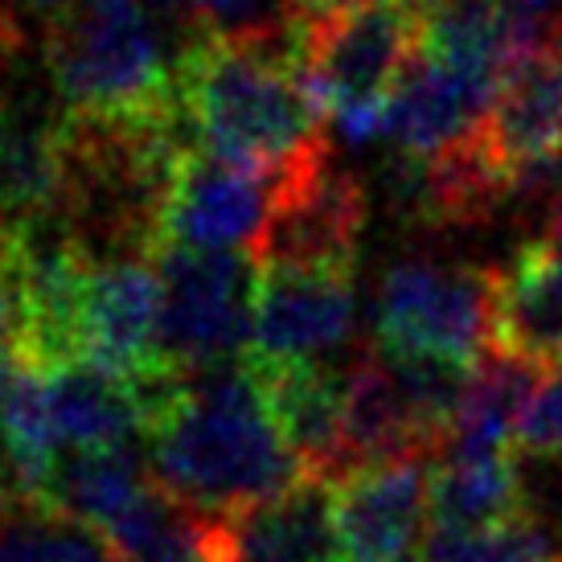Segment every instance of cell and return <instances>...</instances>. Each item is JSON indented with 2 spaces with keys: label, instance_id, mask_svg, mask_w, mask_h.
Listing matches in <instances>:
<instances>
[{
  "label": "cell",
  "instance_id": "6da1fadb",
  "mask_svg": "<svg viewBox=\"0 0 562 562\" xmlns=\"http://www.w3.org/2000/svg\"><path fill=\"white\" fill-rule=\"evenodd\" d=\"M304 54L308 21L292 9L186 42L172 66L189 140L267 181L325 153V108L308 87Z\"/></svg>",
  "mask_w": 562,
  "mask_h": 562
},
{
  "label": "cell",
  "instance_id": "7a4b0ae2",
  "mask_svg": "<svg viewBox=\"0 0 562 562\" xmlns=\"http://www.w3.org/2000/svg\"><path fill=\"white\" fill-rule=\"evenodd\" d=\"M148 456L153 476L202 509H238L304 472L243 366L193 374L169 419L148 431Z\"/></svg>",
  "mask_w": 562,
  "mask_h": 562
},
{
  "label": "cell",
  "instance_id": "3957f363",
  "mask_svg": "<svg viewBox=\"0 0 562 562\" xmlns=\"http://www.w3.org/2000/svg\"><path fill=\"white\" fill-rule=\"evenodd\" d=\"M46 70L66 111L169 115L177 66L140 0H66L46 21Z\"/></svg>",
  "mask_w": 562,
  "mask_h": 562
},
{
  "label": "cell",
  "instance_id": "277c9868",
  "mask_svg": "<svg viewBox=\"0 0 562 562\" xmlns=\"http://www.w3.org/2000/svg\"><path fill=\"white\" fill-rule=\"evenodd\" d=\"M427 46V13L415 0H349L308 21V87L337 124L386 99Z\"/></svg>",
  "mask_w": 562,
  "mask_h": 562
},
{
  "label": "cell",
  "instance_id": "5b68a950",
  "mask_svg": "<svg viewBox=\"0 0 562 562\" xmlns=\"http://www.w3.org/2000/svg\"><path fill=\"white\" fill-rule=\"evenodd\" d=\"M160 276V353L181 370H218L250 349L259 267L247 247H157Z\"/></svg>",
  "mask_w": 562,
  "mask_h": 562
},
{
  "label": "cell",
  "instance_id": "8992f818",
  "mask_svg": "<svg viewBox=\"0 0 562 562\" xmlns=\"http://www.w3.org/2000/svg\"><path fill=\"white\" fill-rule=\"evenodd\" d=\"M370 218V193L333 153L300 160L271 181V210L247 255L263 271H333L353 276Z\"/></svg>",
  "mask_w": 562,
  "mask_h": 562
},
{
  "label": "cell",
  "instance_id": "52a82bcc",
  "mask_svg": "<svg viewBox=\"0 0 562 562\" xmlns=\"http://www.w3.org/2000/svg\"><path fill=\"white\" fill-rule=\"evenodd\" d=\"M493 316V267L394 263L374 296V345L386 358L436 353L452 361H476L488 349Z\"/></svg>",
  "mask_w": 562,
  "mask_h": 562
},
{
  "label": "cell",
  "instance_id": "ba28073f",
  "mask_svg": "<svg viewBox=\"0 0 562 562\" xmlns=\"http://www.w3.org/2000/svg\"><path fill=\"white\" fill-rule=\"evenodd\" d=\"M484 157L514 198L547 193L562 169V58L559 49L514 54L476 127Z\"/></svg>",
  "mask_w": 562,
  "mask_h": 562
},
{
  "label": "cell",
  "instance_id": "9c48e42d",
  "mask_svg": "<svg viewBox=\"0 0 562 562\" xmlns=\"http://www.w3.org/2000/svg\"><path fill=\"white\" fill-rule=\"evenodd\" d=\"M271 210V181L214 157L202 144H186L172 165L157 218V247H247ZM148 250V255H153Z\"/></svg>",
  "mask_w": 562,
  "mask_h": 562
},
{
  "label": "cell",
  "instance_id": "30bf717a",
  "mask_svg": "<svg viewBox=\"0 0 562 562\" xmlns=\"http://www.w3.org/2000/svg\"><path fill=\"white\" fill-rule=\"evenodd\" d=\"M243 370L263 398L288 452L304 472L341 481L345 472V378H333L313 358L243 353Z\"/></svg>",
  "mask_w": 562,
  "mask_h": 562
},
{
  "label": "cell",
  "instance_id": "8fae6325",
  "mask_svg": "<svg viewBox=\"0 0 562 562\" xmlns=\"http://www.w3.org/2000/svg\"><path fill=\"white\" fill-rule=\"evenodd\" d=\"M423 456L361 464L337 481V526L345 562H411L427 521Z\"/></svg>",
  "mask_w": 562,
  "mask_h": 562
},
{
  "label": "cell",
  "instance_id": "7c38bea8",
  "mask_svg": "<svg viewBox=\"0 0 562 562\" xmlns=\"http://www.w3.org/2000/svg\"><path fill=\"white\" fill-rule=\"evenodd\" d=\"M87 361L132 378L165 361L160 353V276L153 259L120 255L94 259L87 313H82Z\"/></svg>",
  "mask_w": 562,
  "mask_h": 562
},
{
  "label": "cell",
  "instance_id": "4fadbf2b",
  "mask_svg": "<svg viewBox=\"0 0 562 562\" xmlns=\"http://www.w3.org/2000/svg\"><path fill=\"white\" fill-rule=\"evenodd\" d=\"M353 328V276L333 271H263L255 283L250 353L313 358Z\"/></svg>",
  "mask_w": 562,
  "mask_h": 562
},
{
  "label": "cell",
  "instance_id": "5bb4252c",
  "mask_svg": "<svg viewBox=\"0 0 562 562\" xmlns=\"http://www.w3.org/2000/svg\"><path fill=\"white\" fill-rule=\"evenodd\" d=\"M501 75H484L469 66L439 63L427 54L403 75L386 99V132L406 153H439L448 144H460L481 127L484 111L497 94Z\"/></svg>",
  "mask_w": 562,
  "mask_h": 562
},
{
  "label": "cell",
  "instance_id": "9a60e30c",
  "mask_svg": "<svg viewBox=\"0 0 562 562\" xmlns=\"http://www.w3.org/2000/svg\"><path fill=\"white\" fill-rule=\"evenodd\" d=\"M66 193L63 115L0 94V235L58 222Z\"/></svg>",
  "mask_w": 562,
  "mask_h": 562
},
{
  "label": "cell",
  "instance_id": "2e32d148",
  "mask_svg": "<svg viewBox=\"0 0 562 562\" xmlns=\"http://www.w3.org/2000/svg\"><path fill=\"white\" fill-rule=\"evenodd\" d=\"M488 345L547 370L562 366V243L530 238L509 263L493 267Z\"/></svg>",
  "mask_w": 562,
  "mask_h": 562
},
{
  "label": "cell",
  "instance_id": "e0dca14e",
  "mask_svg": "<svg viewBox=\"0 0 562 562\" xmlns=\"http://www.w3.org/2000/svg\"><path fill=\"white\" fill-rule=\"evenodd\" d=\"M337 481L300 472L296 481L231 509L243 562H345L337 526Z\"/></svg>",
  "mask_w": 562,
  "mask_h": 562
},
{
  "label": "cell",
  "instance_id": "ac0fdd59",
  "mask_svg": "<svg viewBox=\"0 0 562 562\" xmlns=\"http://www.w3.org/2000/svg\"><path fill=\"white\" fill-rule=\"evenodd\" d=\"M403 456H436V443L423 431L415 406L406 398L403 382L394 374L391 358L374 349L345 374V472L378 460Z\"/></svg>",
  "mask_w": 562,
  "mask_h": 562
},
{
  "label": "cell",
  "instance_id": "d6986e66",
  "mask_svg": "<svg viewBox=\"0 0 562 562\" xmlns=\"http://www.w3.org/2000/svg\"><path fill=\"white\" fill-rule=\"evenodd\" d=\"M542 374L547 366L488 345L481 353V366L472 370L469 394H464V406L456 415L443 452L464 456V460L514 452V427L533 391L542 386Z\"/></svg>",
  "mask_w": 562,
  "mask_h": 562
},
{
  "label": "cell",
  "instance_id": "ffe728a7",
  "mask_svg": "<svg viewBox=\"0 0 562 562\" xmlns=\"http://www.w3.org/2000/svg\"><path fill=\"white\" fill-rule=\"evenodd\" d=\"M148 484H153V464H140V456L127 443L87 448V452H70L54 464L37 501L91 526V530L108 533L144 497Z\"/></svg>",
  "mask_w": 562,
  "mask_h": 562
},
{
  "label": "cell",
  "instance_id": "44dd1931",
  "mask_svg": "<svg viewBox=\"0 0 562 562\" xmlns=\"http://www.w3.org/2000/svg\"><path fill=\"white\" fill-rule=\"evenodd\" d=\"M46 398L54 436L70 452L120 448L132 431H140V415H136L127 382L94 361H75L58 374H49Z\"/></svg>",
  "mask_w": 562,
  "mask_h": 562
},
{
  "label": "cell",
  "instance_id": "7402d4cb",
  "mask_svg": "<svg viewBox=\"0 0 562 562\" xmlns=\"http://www.w3.org/2000/svg\"><path fill=\"white\" fill-rule=\"evenodd\" d=\"M526 509H530V497L514 464V452L484 456V460L452 456L443 469L431 472V484H427V514L436 530H484Z\"/></svg>",
  "mask_w": 562,
  "mask_h": 562
},
{
  "label": "cell",
  "instance_id": "603a6c76",
  "mask_svg": "<svg viewBox=\"0 0 562 562\" xmlns=\"http://www.w3.org/2000/svg\"><path fill=\"white\" fill-rule=\"evenodd\" d=\"M0 562H120L99 530L9 488L0 497Z\"/></svg>",
  "mask_w": 562,
  "mask_h": 562
},
{
  "label": "cell",
  "instance_id": "cb8c5ba5",
  "mask_svg": "<svg viewBox=\"0 0 562 562\" xmlns=\"http://www.w3.org/2000/svg\"><path fill=\"white\" fill-rule=\"evenodd\" d=\"M0 443L9 456L13 488L25 497H37L46 476L58 464V436L49 419L46 378L21 370L0 386Z\"/></svg>",
  "mask_w": 562,
  "mask_h": 562
},
{
  "label": "cell",
  "instance_id": "d4e9b609",
  "mask_svg": "<svg viewBox=\"0 0 562 562\" xmlns=\"http://www.w3.org/2000/svg\"><path fill=\"white\" fill-rule=\"evenodd\" d=\"M419 554L423 562H562L550 526L530 509L484 530H436Z\"/></svg>",
  "mask_w": 562,
  "mask_h": 562
},
{
  "label": "cell",
  "instance_id": "484cf974",
  "mask_svg": "<svg viewBox=\"0 0 562 562\" xmlns=\"http://www.w3.org/2000/svg\"><path fill=\"white\" fill-rule=\"evenodd\" d=\"M514 452L530 460H562V366L533 391L514 427Z\"/></svg>",
  "mask_w": 562,
  "mask_h": 562
},
{
  "label": "cell",
  "instance_id": "4316f807",
  "mask_svg": "<svg viewBox=\"0 0 562 562\" xmlns=\"http://www.w3.org/2000/svg\"><path fill=\"white\" fill-rule=\"evenodd\" d=\"M267 4L271 0H189L186 9L202 30H243V25H259L267 21Z\"/></svg>",
  "mask_w": 562,
  "mask_h": 562
},
{
  "label": "cell",
  "instance_id": "83f0119b",
  "mask_svg": "<svg viewBox=\"0 0 562 562\" xmlns=\"http://www.w3.org/2000/svg\"><path fill=\"white\" fill-rule=\"evenodd\" d=\"M341 4H349V0H283V9H292V13L304 16V21L333 13V9H341Z\"/></svg>",
  "mask_w": 562,
  "mask_h": 562
},
{
  "label": "cell",
  "instance_id": "f1b7e54d",
  "mask_svg": "<svg viewBox=\"0 0 562 562\" xmlns=\"http://www.w3.org/2000/svg\"><path fill=\"white\" fill-rule=\"evenodd\" d=\"M144 9H157V13H177V9H186L189 0H140Z\"/></svg>",
  "mask_w": 562,
  "mask_h": 562
},
{
  "label": "cell",
  "instance_id": "f546056e",
  "mask_svg": "<svg viewBox=\"0 0 562 562\" xmlns=\"http://www.w3.org/2000/svg\"><path fill=\"white\" fill-rule=\"evenodd\" d=\"M423 13L431 16V13H439V9H452V4H460V0H415Z\"/></svg>",
  "mask_w": 562,
  "mask_h": 562
},
{
  "label": "cell",
  "instance_id": "4dcf8cb0",
  "mask_svg": "<svg viewBox=\"0 0 562 562\" xmlns=\"http://www.w3.org/2000/svg\"><path fill=\"white\" fill-rule=\"evenodd\" d=\"M21 4H33V9H58L66 0H21Z\"/></svg>",
  "mask_w": 562,
  "mask_h": 562
},
{
  "label": "cell",
  "instance_id": "1f68e13d",
  "mask_svg": "<svg viewBox=\"0 0 562 562\" xmlns=\"http://www.w3.org/2000/svg\"><path fill=\"white\" fill-rule=\"evenodd\" d=\"M554 49H559V58H562V30H559V42H554Z\"/></svg>",
  "mask_w": 562,
  "mask_h": 562
}]
</instances>
